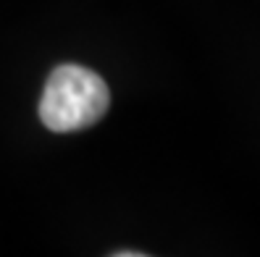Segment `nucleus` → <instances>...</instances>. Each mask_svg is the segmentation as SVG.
<instances>
[{"mask_svg":"<svg viewBox=\"0 0 260 257\" xmlns=\"http://www.w3.org/2000/svg\"><path fill=\"white\" fill-rule=\"evenodd\" d=\"M111 89L95 71L84 66H58L45 84L40 118L50 131L66 134L89 129L108 113Z\"/></svg>","mask_w":260,"mask_h":257,"instance_id":"obj_1","label":"nucleus"}]
</instances>
